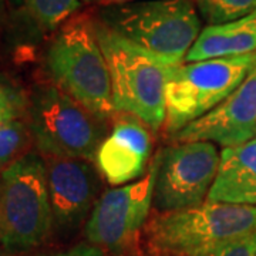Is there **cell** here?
<instances>
[{
  "label": "cell",
  "instance_id": "6da1fadb",
  "mask_svg": "<svg viewBox=\"0 0 256 256\" xmlns=\"http://www.w3.org/2000/svg\"><path fill=\"white\" fill-rule=\"evenodd\" d=\"M256 232V208L205 201L188 210L158 212L144 228L154 256H204Z\"/></svg>",
  "mask_w": 256,
  "mask_h": 256
},
{
  "label": "cell",
  "instance_id": "7a4b0ae2",
  "mask_svg": "<svg viewBox=\"0 0 256 256\" xmlns=\"http://www.w3.org/2000/svg\"><path fill=\"white\" fill-rule=\"evenodd\" d=\"M111 32L166 66L182 64L201 34L194 0H136L104 6L97 14Z\"/></svg>",
  "mask_w": 256,
  "mask_h": 256
},
{
  "label": "cell",
  "instance_id": "3957f363",
  "mask_svg": "<svg viewBox=\"0 0 256 256\" xmlns=\"http://www.w3.org/2000/svg\"><path fill=\"white\" fill-rule=\"evenodd\" d=\"M44 63L56 87L84 108L104 121L116 114L108 64L88 14H76L58 28L47 47Z\"/></svg>",
  "mask_w": 256,
  "mask_h": 256
},
{
  "label": "cell",
  "instance_id": "277c9868",
  "mask_svg": "<svg viewBox=\"0 0 256 256\" xmlns=\"http://www.w3.org/2000/svg\"><path fill=\"white\" fill-rule=\"evenodd\" d=\"M96 33L108 64L111 98L116 112L136 117L151 130L165 124V84L175 66L156 57L111 32L94 18Z\"/></svg>",
  "mask_w": 256,
  "mask_h": 256
},
{
  "label": "cell",
  "instance_id": "5b68a950",
  "mask_svg": "<svg viewBox=\"0 0 256 256\" xmlns=\"http://www.w3.org/2000/svg\"><path fill=\"white\" fill-rule=\"evenodd\" d=\"M53 232L44 160L28 152L0 174V244L10 254L26 252Z\"/></svg>",
  "mask_w": 256,
  "mask_h": 256
},
{
  "label": "cell",
  "instance_id": "8992f818",
  "mask_svg": "<svg viewBox=\"0 0 256 256\" xmlns=\"http://www.w3.org/2000/svg\"><path fill=\"white\" fill-rule=\"evenodd\" d=\"M28 122L42 156L92 162L107 137V121L84 108L54 84L33 92L28 100Z\"/></svg>",
  "mask_w": 256,
  "mask_h": 256
},
{
  "label": "cell",
  "instance_id": "52a82bcc",
  "mask_svg": "<svg viewBox=\"0 0 256 256\" xmlns=\"http://www.w3.org/2000/svg\"><path fill=\"white\" fill-rule=\"evenodd\" d=\"M256 64V53L210 58L172 67L165 84V130L174 137L216 108Z\"/></svg>",
  "mask_w": 256,
  "mask_h": 256
},
{
  "label": "cell",
  "instance_id": "ba28073f",
  "mask_svg": "<svg viewBox=\"0 0 256 256\" xmlns=\"http://www.w3.org/2000/svg\"><path fill=\"white\" fill-rule=\"evenodd\" d=\"M158 164L160 156L156 154L141 180L101 195L84 226L88 244L112 252L134 245L138 234L146 228L154 202Z\"/></svg>",
  "mask_w": 256,
  "mask_h": 256
},
{
  "label": "cell",
  "instance_id": "9c48e42d",
  "mask_svg": "<svg viewBox=\"0 0 256 256\" xmlns=\"http://www.w3.org/2000/svg\"><path fill=\"white\" fill-rule=\"evenodd\" d=\"M154 206L160 212L188 210L206 201L220 154L210 141L178 142L158 152Z\"/></svg>",
  "mask_w": 256,
  "mask_h": 256
},
{
  "label": "cell",
  "instance_id": "30bf717a",
  "mask_svg": "<svg viewBox=\"0 0 256 256\" xmlns=\"http://www.w3.org/2000/svg\"><path fill=\"white\" fill-rule=\"evenodd\" d=\"M54 232L72 235L87 222L98 201L101 180L90 161L43 156Z\"/></svg>",
  "mask_w": 256,
  "mask_h": 256
},
{
  "label": "cell",
  "instance_id": "8fae6325",
  "mask_svg": "<svg viewBox=\"0 0 256 256\" xmlns=\"http://www.w3.org/2000/svg\"><path fill=\"white\" fill-rule=\"evenodd\" d=\"M256 137V64L216 108L176 132L175 142L210 141L235 146Z\"/></svg>",
  "mask_w": 256,
  "mask_h": 256
},
{
  "label": "cell",
  "instance_id": "7c38bea8",
  "mask_svg": "<svg viewBox=\"0 0 256 256\" xmlns=\"http://www.w3.org/2000/svg\"><path fill=\"white\" fill-rule=\"evenodd\" d=\"M151 151L152 138L148 127L126 114L101 142L96 161L107 182L122 186L144 174Z\"/></svg>",
  "mask_w": 256,
  "mask_h": 256
},
{
  "label": "cell",
  "instance_id": "4fadbf2b",
  "mask_svg": "<svg viewBox=\"0 0 256 256\" xmlns=\"http://www.w3.org/2000/svg\"><path fill=\"white\" fill-rule=\"evenodd\" d=\"M206 201L256 208V137L222 150Z\"/></svg>",
  "mask_w": 256,
  "mask_h": 256
},
{
  "label": "cell",
  "instance_id": "5bb4252c",
  "mask_svg": "<svg viewBox=\"0 0 256 256\" xmlns=\"http://www.w3.org/2000/svg\"><path fill=\"white\" fill-rule=\"evenodd\" d=\"M256 53V10L235 22L206 26L191 47L185 62Z\"/></svg>",
  "mask_w": 256,
  "mask_h": 256
},
{
  "label": "cell",
  "instance_id": "9a60e30c",
  "mask_svg": "<svg viewBox=\"0 0 256 256\" xmlns=\"http://www.w3.org/2000/svg\"><path fill=\"white\" fill-rule=\"evenodd\" d=\"M80 0H24L28 14L43 32L62 28L80 9Z\"/></svg>",
  "mask_w": 256,
  "mask_h": 256
},
{
  "label": "cell",
  "instance_id": "2e32d148",
  "mask_svg": "<svg viewBox=\"0 0 256 256\" xmlns=\"http://www.w3.org/2000/svg\"><path fill=\"white\" fill-rule=\"evenodd\" d=\"M32 141L30 127L24 120H16L0 126V174L28 154Z\"/></svg>",
  "mask_w": 256,
  "mask_h": 256
},
{
  "label": "cell",
  "instance_id": "e0dca14e",
  "mask_svg": "<svg viewBox=\"0 0 256 256\" xmlns=\"http://www.w3.org/2000/svg\"><path fill=\"white\" fill-rule=\"evenodd\" d=\"M208 26L235 22L256 10V0H194Z\"/></svg>",
  "mask_w": 256,
  "mask_h": 256
},
{
  "label": "cell",
  "instance_id": "ac0fdd59",
  "mask_svg": "<svg viewBox=\"0 0 256 256\" xmlns=\"http://www.w3.org/2000/svg\"><path fill=\"white\" fill-rule=\"evenodd\" d=\"M28 98L8 76L0 74V126L28 117Z\"/></svg>",
  "mask_w": 256,
  "mask_h": 256
},
{
  "label": "cell",
  "instance_id": "d6986e66",
  "mask_svg": "<svg viewBox=\"0 0 256 256\" xmlns=\"http://www.w3.org/2000/svg\"><path fill=\"white\" fill-rule=\"evenodd\" d=\"M204 256H256V232Z\"/></svg>",
  "mask_w": 256,
  "mask_h": 256
},
{
  "label": "cell",
  "instance_id": "ffe728a7",
  "mask_svg": "<svg viewBox=\"0 0 256 256\" xmlns=\"http://www.w3.org/2000/svg\"><path fill=\"white\" fill-rule=\"evenodd\" d=\"M40 256H104V250L98 246H94L92 244H78L74 246L58 250L54 254H48V255Z\"/></svg>",
  "mask_w": 256,
  "mask_h": 256
},
{
  "label": "cell",
  "instance_id": "44dd1931",
  "mask_svg": "<svg viewBox=\"0 0 256 256\" xmlns=\"http://www.w3.org/2000/svg\"><path fill=\"white\" fill-rule=\"evenodd\" d=\"M127 2H136V0H107L104 6H110V4H120V3H127Z\"/></svg>",
  "mask_w": 256,
  "mask_h": 256
},
{
  "label": "cell",
  "instance_id": "7402d4cb",
  "mask_svg": "<svg viewBox=\"0 0 256 256\" xmlns=\"http://www.w3.org/2000/svg\"><path fill=\"white\" fill-rule=\"evenodd\" d=\"M12 3V6L14 8H20V6H24V0H9Z\"/></svg>",
  "mask_w": 256,
  "mask_h": 256
},
{
  "label": "cell",
  "instance_id": "603a6c76",
  "mask_svg": "<svg viewBox=\"0 0 256 256\" xmlns=\"http://www.w3.org/2000/svg\"><path fill=\"white\" fill-rule=\"evenodd\" d=\"M84 3H101V4H106L107 0H82Z\"/></svg>",
  "mask_w": 256,
  "mask_h": 256
},
{
  "label": "cell",
  "instance_id": "cb8c5ba5",
  "mask_svg": "<svg viewBox=\"0 0 256 256\" xmlns=\"http://www.w3.org/2000/svg\"><path fill=\"white\" fill-rule=\"evenodd\" d=\"M0 256H14V255H13V254H10V252H8V250H6V252H2V250H0Z\"/></svg>",
  "mask_w": 256,
  "mask_h": 256
},
{
  "label": "cell",
  "instance_id": "d4e9b609",
  "mask_svg": "<svg viewBox=\"0 0 256 256\" xmlns=\"http://www.w3.org/2000/svg\"><path fill=\"white\" fill-rule=\"evenodd\" d=\"M3 3H4V0H0V12L3 9Z\"/></svg>",
  "mask_w": 256,
  "mask_h": 256
}]
</instances>
